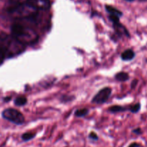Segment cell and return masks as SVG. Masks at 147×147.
Masks as SVG:
<instances>
[{"mask_svg": "<svg viewBox=\"0 0 147 147\" xmlns=\"http://www.w3.org/2000/svg\"><path fill=\"white\" fill-rule=\"evenodd\" d=\"M89 113V109L87 108H83V109H79L76 110L74 112V115L76 117L78 118H83L87 116Z\"/></svg>", "mask_w": 147, "mask_h": 147, "instance_id": "11", "label": "cell"}, {"mask_svg": "<svg viewBox=\"0 0 147 147\" xmlns=\"http://www.w3.org/2000/svg\"><path fill=\"white\" fill-rule=\"evenodd\" d=\"M11 37L7 34L0 35V65L3 64L4 60L10 56Z\"/></svg>", "mask_w": 147, "mask_h": 147, "instance_id": "3", "label": "cell"}, {"mask_svg": "<svg viewBox=\"0 0 147 147\" xmlns=\"http://www.w3.org/2000/svg\"><path fill=\"white\" fill-rule=\"evenodd\" d=\"M75 98V96H63L60 98L62 102H70L72 101Z\"/></svg>", "mask_w": 147, "mask_h": 147, "instance_id": "14", "label": "cell"}, {"mask_svg": "<svg viewBox=\"0 0 147 147\" xmlns=\"http://www.w3.org/2000/svg\"><path fill=\"white\" fill-rule=\"evenodd\" d=\"M106 9L110 14V15H115L119 17H121L123 15V13L120 10L117 9L116 8L111 5H106Z\"/></svg>", "mask_w": 147, "mask_h": 147, "instance_id": "9", "label": "cell"}, {"mask_svg": "<svg viewBox=\"0 0 147 147\" xmlns=\"http://www.w3.org/2000/svg\"><path fill=\"white\" fill-rule=\"evenodd\" d=\"M128 147H141V146L139 144L136 143V142H133V143L131 144Z\"/></svg>", "mask_w": 147, "mask_h": 147, "instance_id": "18", "label": "cell"}, {"mask_svg": "<svg viewBox=\"0 0 147 147\" xmlns=\"http://www.w3.org/2000/svg\"><path fill=\"white\" fill-rule=\"evenodd\" d=\"M14 105L19 107L25 106L27 103V98L24 96H20L16 98L14 100Z\"/></svg>", "mask_w": 147, "mask_h": 147, "instance_id": "10", "label": "cell"}, {"mask_svg": "<svg viewBox=\"0 0 147 147\" xmlns=\"http://www.w3.org/2000/svg\"><path fill=\"white\" fill-rule=\"evenodd\" d=\"M11 36L21 42L24 45L32 44L37 40L38 36L34 30L25 27L20 22L13 23L11 27Z\"/></svg>", "mask_w": 147, "mask_h": 147, "instance_id": "1", "label": "cell"}, {"mask_svg": "<svg viewBox=\"0 0 147 147\" xmlns=\"http://www.w3.org/2000/svg\"><path fill=\"white\" fill-rule=\"evenodd\" d=\"M127 110L128 108L125 107V106H120V105H113V106H110L109 109H108V111L111 113H122V112H124Z\"/></svg>", "mask_w": 147, "mask_h": 147, "instance_id": "7", "label": "cell"}, {"mask_svg": "<svg viewBox=\"0 0 147 147\" xmlns=\"http://www.w3.org/2000/svg\"><path fill=\"white\" fill-rule=\"evenodd\" d=\"M128 110L133 113H138V112L141 110V103H135V104L131 105V106L128 108Z\"/></svg>", "mask_w": 147, "mask_h": 147, "instance_id": "13", "label": "cell"}, {"mask_svg": "<svg viewBox=\"0 0 147 147\" xmlns=\"http://www.w3.org/2000/svg\"><path fill=\"white\" fill-rule=\"evenodd\" d=\"M23 2L37 10H47L50 7V0H25Z\"/></svg>", "mask_w": 147, "mask_h": 147, "instance_id": "5", "label": "cell"}, {"mask_svg": "<svg viewBox=\"0 0 147 147\" xmlns=\"http://www.w3.org/2000/svg\"><path fill=\"white\" fill-rule=\"evenodd\" d=\"M136 56V53L132 49H127L121 54V58L123 61H131Z\"/></svg>", "mask_w": 147, "mask_h": 147, "instance_id": "6", "label": "cell"}, {"mask_svg": "<svg viewBox=\"0 0 147 147\" xmlns=\"http://www.w3.org/2000/svg\"><path fill=\"white\" fill-rule=\"evenodd\" d=\"M112 94V88L110 87H105L100 89L92 98L91 103L96 104H103L106 103L110 98Z\"/></svg>", "mask_w": 147, "mask_h": 147, "instance_id": "4", "label": "cell"}, {"mask_svg": "<svg viewBox=\"0 0 147 147\" xmlns=\"http://www.w3.org/2000/svg\"><path fill=\"white\" fill-rule=\"evenodd\" d=\"M137 84H138L137 79H134V80H132L131 84V89H134L135 88H136V86H137Z\"/></svg>", "mask_w": 147, "mask_h": 147, "instance_id": "17", "label": "cell"}, {"mask_svg": "<svg viewBox=\"0 0 147 147\" xmlns=\"http://www.w3.org/2000/svg\"><path fill=\"white\" fill-rule=\"evenodd\" d=\"M115 79L118 81L120 82H126L127 80H129V73H126V72H123V71H121L119 72V73H116L115 75Z\"/></svg>", "mask_w": 147, "mask_h": 147, "instance_id": "8", "label": "cell"}, {"mask_svg": "<svg viewBox=\"0 0 147 147\" xmlns=\"http://www.w3.org/2000/svg\"><path fill=\"white\" fill-rule=\"evenodd\" d=\"M1 116L6 120L16 125H22L25 121V118L22 113L14 109H7L3 111Z\"/></svg>", "mask_w": 147, "mask_h": 147, "instance_id": "2", "label": "cell"}, {"mask_svg": "<svg viewBox=\"0 0 147 147\" xmlns=\"http://www.w3.org/2000/svg\"><path fill=\"white\" fill-rule=\"evenodd\" d=\"M35 136L36 134L33 133V132H25V133H24L22 135V139L24 142H28V141H30L34 139Z\"/></svg>", "mask_w": 147, "mask_h": 147, "instance_id": "12", "label": "cell"}, {"mask_svg": "<svg viewBox=\"0 0 147 147\" xmlns=\"http://www.w3.org/2000/svg\"><path fill=\"white\" fill-rule=\"evenodd\" d=\"M126 1H134V0H126Z\"/></svg>", "mask_w": 147, "mask_h": 147, "instance_id": "20", "label": "cell"}, {"mask_svg": "<svg viewBox=\"0 0 147 147\" xmlns=\"http://www.w3.org/2000/svg\"><path fill=\"white\" fill-rule=\"evenodd\" d=\"M4 101H9V100H11V97H7V98H5L4 99Z\"/></svg>", "mask_w": 147, "mask_h": 147, "instance_id": "19", "label": "cell"}, {"mask_svg": "<svg viewBox=\"0 0 147 147\" xmlns=\"http://www.w3.org/2000/svg\"><path fill=\"white\" fill-rule=\"evenodd\" d=\"M132 132H133L134 134H135L140 135V134H142V130L140 129V128H136V129H133Z\"/></svg>", "mask_w": 147, "mask_h": 147, "instance_id": "16", "label": "cell"}, {"mask_svg": "<svg viewBox=\"0 0 147 147\" xmlns=\"http://www.w3.org/2000/svg\"><path fill=\"white\" fill-rule=\"evenodd\" d=\"M88 138L93 141H97L98 139V135L93 131H91L90 134H89Z\"/></svg>", "mask_w": 147, "mask_h": 147, "instance_id": "15", "label": "cell"}]
</instances>
